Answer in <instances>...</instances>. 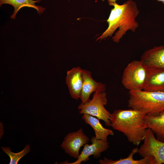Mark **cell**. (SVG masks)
<instances>
[{
	"label": "cell",
	"instance_id": "obj_1",
	"mask_svg": "<svg viewBox=\"0 0 164 164\" xmlns=\"http://www.w3.org/2000/svg\"><path fill=\"white\" fill-rule=\"evenodd\" d=\"M108 2L109 5L114 6L107 20L108 27L96 40H102L111 36L118 28V30L112 38L114 42L118 43L127 31L130 30L133 32H135L139 26L135 19L139 11L136 3L132 0H128L121 5L116 2Z\"/></svg>",
	"mask_w": 164,
	"mask_h": 164
},
{
	"label": "cell",
	"instance_id": "obj_2",
	"mask_svg": "<svg viewBox=\"0 0 164 164\" xmlns=\"http://www.w3.org/2000/svg\"><path fill=\"white\" fill-rule=\"evenodd\" d=\"M145 115L131 108L115 110L111 114V126L122 132L129 142L138 146L143 140L148 128L144 118Z\"/></svg>",
	"mask_w": 164,
	"mask_h": 164
},
{
	"label": "cell",
	"instance_id": "obj_3",
	"mask_svg": "<svg viewBox=\"0 0 164 164\" xmlns=\"http://www.w3.org/2000/svg\"><path fill=\"white\" fill-rule=\"evenodd\" d=\"M128 106L146 115L156 116L164 110V92L143 90L129 91Z\"/></svg>",
	"mask_w": 164,
	"mask_h": 164
},
{
	"label": "cell",
	"instance_id": "obj_4",
	"mask_svg": "<svg viewBox=\"0 0 164 164\" xmlns=\"http://www.w3.org/2000/svg\"><path fill=\"white\" fill-rule=\"evenodd\" d=\"M146 67L140 60H134L125 68L121 82L127 89L130 90H143L147 77Z\"/></svg>",
	"mask_w": 164,
	"mask_h": 164
},
{
	"label": "cell",
	"instance_id": "obj_5",
	"mask_svg": "<svg viewBox=\"0 0 164 164\" xmlns=\"http://www.w3.org/2000/svg\"><path fill=\"white\" fill-rule=\"evenodd\" d=\"M108 103L106 93L105 92H94L91 100L78 106L80 114H87L104 121L106 126H111V114L105 108Z\"/></svg>",
	"mask_w": 164,
	"mask_h": 164
},
{
	"label": "cell",
	"instance_id": "obj_6",
	"mask_svg": "<svg viewBox=\"0 0 164 164\" xmlns=\"http://www.w3.org/2000/svg\"><path fill=\"white\" fill-rule=\"evenodd\" d=\"M143 143L138 149V153L142 158L152 157L155 164H164V142L158 140L152 130L147 128Z\"/></svg>",
	"mask_w": 164,
	"mask_h": 164
},
{
	"label": "cell",
	"instance_id": "obj_7",
	"mask_svg": "<svg viewBox=\"0 0 164 164\" xmlns=\"http://www.w3.org/2000/svg\"><path fill=\"white\" fill-rule=\"evenodd\" d=\"M89 141V138L81 128L76 131L67 134L64 138L61 147L71 157L77 159L81 147L87 143Z\"/></svg>",
	"mask_w": 164,
	"mask_h": 164
},
{
	"label": "cell",
	"instance_id": "obj_8",
	"mask_svg": "<svg viewBox=\"0 0 164 164\" xmlns=\"http://www.w3.org/2000/svg\"><path fill=\"white\" fill-rule=\"evenodd\" d=\"M91 144L87 143L84 145V148L79 157L75 161L69 163L64 162L63 164H80L83 162H86L89 159V157L91 155L95 158H99L101 153L106 151L109 147V143L107 141L97 139L94 136L91 138Z\"/></svg>",
	"mask_w": 164,
	"mask_h": 164
},
{
	"label": "cell",
	"instance_id": "obj_9",
	"mask_svg": "<svg viewBox=\"0 0 164 164\" xmlns=\"http://www.w3.org/2000/svg\"><path fill=\"white\" fill-rule=\"evenodd\" d=\"M83 83L80 99L81 103H84L90 100L91 94L93 92H105L106 85L101 82L95 81L92 78L90 71L82 69Z\"/></svg>",
	"mask_w": 164,
	"mask_h": 164
},
{
	"label": "cell",
	"instance_id": "obj_10",
	"mask_svg": "<svg viewBox=\"0 0 164 164\" xmlns=\"http://www.w3.org/2000/svg\"><path fill=\"white\" fill-rule=\"evenodd\" d=\"M145 67L147 77L143 90L164 92V68Z\"/></svg>",
	"mask_w": 164,
	"mask_h": 164
},
{
	"label": "cell",
	"instance_id": "obj_11",
	"mask_svg": "<svg viewBox=\"0 0 164 164\" xmlns=\"http://www.w3.org/2000/svg\"><path fill=\"white\" fill-rule=\"evenodd\" d=\"M82 69L80 67L73 68L68 70L66 77V83L71 97L75 99L80 98L83 79Z\"/></svg>",
	"mask_w": 164,
	"mask_h": 164
},
{
	"label": "cell",
	"instance_id": "obj_12",
	"mask_svg": "<svg viewBox=\"0 0 164 164\" xmlns=\"http://www.w3.org/2000/svg\"><path fill=\"white\" fill-rule=\"evenodd\" d=\"M140 60L145 66L164 68V45L145 51Z\"/></svg>",
	"mask_w": 164,
	"mask_h": 164
},
{
	"label": "cell",
	"instance_id": "obj_13",
	"mask_svg": "<svg viewBox=\"0 0 164 164\" xmlns=\"http://www.w3.org/2000/svg\"><path fill=\"white\" fill-rule=\"evenodd\" d=\"M144 118L148 128L152 130L156 138L164 142V110L156 116L145 115Z\"/></svg>",
	"mask_w": 164,
	"mask_h": 164
},
{
	"label": "cell",
	"instance_id": "obj_14",
	"mask_svg": "<svg viewBox=\"0 0 164 164\" xmlns=\"http://www.w3.org/2000/svg\"><path fill=\"white\" fill-rule=\"evenodd\" d=\"M82 118L86 124L92 128L95 132L96 139L107 141L108 136L114 135L112 130L104 128L100 123L99 119L96 117L90 114H84Z\"/></svg>",
	"mask_w": 164,
	"mask_h": 164
},
{
	"label": "cell",
	"instance_id": "obj_15",
	"mask_svg": "<svg viewBox=\"0 0 164 164\" xmlns=\"http://www.w3.org/2000/svg\"><path fill=\"white\" fill-rule=\"evenodd\" d=\"M138 149L135 148L132 149L126 158L113 160L104 158L103 159H99L98 162L100 164H155L154 159L152 157H145L139 160L134 159L133 157L138 153Z\"/></svg>",
	"mask_w": 164,
	"mask_h": 164
},
{
	"label": "cell",
	"instance_id": "obj_16",
	"mask_svg": "<svg viewBox=\"0 0 164 164\" xmlns=\"http://www.w3.org/2000/svg\"><path fill=\"white\" fill-rule=\"evenodd\" d=\"M41 0H0V5L8 4L12 5L14 8V11L11 16L12 19H15L18 11L22 7H26L35 9L39 14L42 13L46 9L42 6H37L35 3L39 2Z\"/></svg>",
	"mask_w": 164,
	"mask_h": 164
},
{
	"label": "cell",
	"instance_id": "obj_17",
	"mask_svg": "<svg viewBox=\"0 0 164 164\" xmlns=\"http://www.w3.org/2000/svg\"><path fill=\"white\" fill-rule=\"evenodd\" d=\"M1 148L2 151L9 156V164H17L22 158L30 152L31 149L30 146L29 144L26 145L22 151L17 153L12 152L9 147L1 146Z\"/></svg>",
	"mask_w": 164,
	"mask_h": 164
},
{
	"label": "cell",
	"instance_id": "obj_18",
	"mask_svg": "<svg viewBox=\"0 0 164 164\" xmlns=\"http://www.w3.org/2000/svg\"><path fill=\"white\" fill-rule=\"evenodd\" d=\"M102 1H104L105 0H101ZM108 2H112V3H115L116 2V1L117 0H108Z\"/></svg>",
	"mask_w": 164,
	"mask_h": 164
},
{
	"label": "cell",
	"instance_id": "obj_19",
	"mask_svg": "<svg viewBox=\"0 0 164 164\" xmlns=\"http://www.w3.org/2000/svg\"><path fill=\"white\" fill-rule=\"evenodd\" d=\"M158 2H162L163 4H164V0H157Z\"/></svg>",
	"mask_w": 164,
	"mask_h": 164
}]
</instances>
